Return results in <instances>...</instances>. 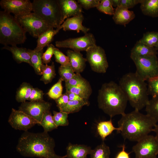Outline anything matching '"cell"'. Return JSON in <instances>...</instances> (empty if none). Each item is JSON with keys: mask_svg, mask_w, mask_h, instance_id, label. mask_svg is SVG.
I'll return each instance as SVG.
<instances>
[{"mask_svg": "<svg viewBox=\"0 0 158 158\" xmlns=\"http://www.w3.org/2000/svg\"><path fill=\"white\" fill-rule=\"evenodd\" d=\"M54 139L44 131L40 133L25 131L19 138L16 147L17 151L25 157L40 158H66V155L56 154L54 150Z\"/></svg>", "mask_w": 158, "mask_h": 158, "instance_id": "1", "label": "cell"}, {"mask_svg": "<svg viewBox=\"0 0 158 158\" xmlns=\"http://www.w3.org/2000/svg\"><path fill=\"white\" fill-rule=\"evenodd\" d=\"M139 111L134 110L125 113L118 121L120 133L124 139L138 142L153 131L157 124L150 116Z\"/></svg>", "mask_w": 158, "mask_h": 158, "instance_id": "2", "label": "cell"}, {"mask_svg": "<svg viewBox=\"0 0 158 158\" xmlns=\"http://www.w3.org/2000/svg\"><path fill=\"white\" fill-rule=\"evenodd\" d=\"M99 108L110 117L125 114L128 100L118 84L113 81L103 84L99 90Z\"/></svg>", "mask_w": 158, "mask_h": 158, "instance_id": "3", "label": "cell"}, {"mask_svg": "<svg viewBox=\"0 0 158 158\" xmlns=\"http://www.w3.org/2000/svg\"><path fill=\"white\" fill-rule=\"evenodd\" d=\"M118 85L135 110L140 111L146 107L149 101L147 84L135 72L124 74Z\"/></svg>", "mask_w": 158, "mask_h": 158, "instance_id": "4", "label": "cell"}, {"mask_svg": "<svg viewBox=\"0 0 158 158\" xmlns=\"http://www.w3.org/2000/svg\"><path fill=\"white\" fill-rule=\"evenodd\" d=\"M26 32L14 17L4 11H0V43L4 46H16L24 43Z\"/></svg>", "mask_w": 158, "mask_h": 158, "instance_id": "5", "label": "cell"}, {"mask_svg": "<svg viewBox=\"0 0 158 158\" xmlns=\"http://www.w3.org/2000/svg\"><path fill=\"white\" fill-rule=\"evenodd\" d=\"M32 11L51 27L59 28L64 21L59 0H34Z\"/></svg>", "mask_w": 158, "mask_h": 158, "instance_id": "6", "label": "cell"}, {"mask_svg": "<svg viewBox=\"0 0 158 158\" xmlns=\"http://www.w3.org/2000/svg\"><path fill=\"white\" fill-rule=\"evenodd\" d=\"M14 17L25 31L35 38L53 28L34 13Z\"/></svg>", "mask_w": 158, "mask_h": 158, "instance_id": "7", "label": "cell"}, {"mask_svg": "<svg viewBox=\"0 0 158 158\" xmlns=\"http://www.w3.org/2000/svg\"><path fill=\"white\" fill-rule=\"evenodd\" d=\"M130 57L136 67L135 72L144 80L158 76V59L156 55L143 56L130 54Z\"/></svg>", "mask_w": 158, "mask_h": 158, "instance_id": "8", "label": "cell"}, {"mask_svg": "<svg viewBox=\"0 0 158 158\" xmlns=\"http://www.w3.org/2000/svg\"><path fill=\"white\" fill-rule=\"evenodd\" d=\"M132 152L135 153V158H157L158 141L155 136L147 135L133 146Z\"/></svg>", "mask_w": 158, "mask_h": 158, "instance_id": "9", "label": "cell"}, {"mask_svg": "<svg viewBox=\"0 0 158 158\" xmlns=\"http://www.w3.org/2000/svg\"><path fill=\"white\" fill-rule=\"evenodd\" d=\"M86 51V59L92 70L97 73H105L109 65L104 49L95 45L90 48Z\"/></svg>", "mask_w": 158, "mask_h": 158, "instance_id": "10", "label": "cell"}, {"mask_svg": "<svg viewBox=\"0 0 158 158\" xmlns=\"http://www.w3.org/2000/svg\"><path fill=\"white\" fill-rule=\"evenodd\" d=\"M96 45V41L93 35L87 33L82 37L70 38L55 42L57 47L69 48L74 51H86L90 48Z\"/></svg>", "mask_w": 158, "mask_h": 158, "instance_id": "11", "label": "cell"}, {"mask_svg": "<svg viewBox=\"0 0 158 158\" xmlns=\"http://www.w3.org/2000/svg\"><path fill=\"white\" fill-rule=\"evenodd\" d=\"M51 106L50 103L44 100L25 102L21 103L18 110L33 118L40 125L44 114L50 111Z\"/></svg>", "mask_w": 158, "mask_h": 158, "instance_id": "12", "label": "cell"}, {"mask_svg": "<svg viewBox=\"0 0 158 158\" xmlns=\"http://www.w3.org/2000/svg\"><path fill=\"white\" fill-rule=\"evenodd\" d=\"M8 122L11 126L16 130L25 131L39 123L33 118L19 110L12 108L8 118Z\"/></svg>", "mask_w": 158, "mask_h": 158, "instance_id": "13", "label": "cell"}, {"mask_svg": "<svg viewBox=\"0 0 158 158\" xmlns=\"http://www.w3.org/2000/svg\"><path fill=\"white\" fill-rule=\"evenodd\" d=\"M0 5L4 11L16 16L29 14L32 11V3L29 0H1Z\"/></svg>", "mask_w": 158, "mask_h": 158, "instance_id": "14", "label": "cell"}, {"mask_svg": "<svg viewBox=\"0 0 158 158\" xmlns=\"http://www.w3.org/2000/svg\"><path fill=\"white\" fill-rule=\"evenodd\" d=\"M84 19V16L82 14L68 18L58 28L60 30L63 28V30L64 31L75 30L78 33L81 31L85 34L87 33L90 29L83 25L82 23Z\"/></svg>", "mask_w": 158, "mask_h": 158, "instance_id": "15", "label": "cell"}, {"mask_svg": "<svg viewBox=\"0 0 158 158\" xmlns=\"http://www.w3.org/2000/svg\"><path fill=\"white\" fill-rule=\"evenodd\" d=\"M64 21L66 19L81 14L82 7L74 0H59Z\"/></svg>", "mask_w": 158, "mask_h": 158, "instance_id": "16", "label": "cell"}, {"mask_svg": "<svg viewBox=\"0 0 158 158\" xmlns=\"http://www.w3.org/2000/svg\"><path fill=\"white\" fill-rule=\"evenodd\" d=\"M69 63L75 72L80 73L84 70L87 61L86 58H84L83 54L80 52L68 50L66 52Z\"/></svg>", "mask_w": 158, "mask_h": 158, "instance_id": "17", "label": "cell"}, {"mask_svg": "<svg viewBox=\"0 0 158 158\" xmlns=\"http://www.w3.org/2000/svg\"><path fill=\"white\" fill-rule=\"evenodd\" d=\"M135 16V14L133 11L118 6L115 10L113 19L116 24L125 26L126 25L133 20Z\"/></svg>", "mask_w": 158, "mask_h": 158, "instance_id": "18", "label": "cell"}, {"mask_svg": "<svg viewBox=\"0 0 158 158\" xmlns=\"http://www.w3.org/2000/svg\"><path fill=\"white\" fill-rule=\"evenodd\" d=\"M92 149L90 147L83 145L73 144L69 143L66 147L67 158H87Z\"/></svg>", "mask_w": 158, "mask_h": 158, "instance_id": "19", "label": "cell"}, {"mask_svg": "<svg viewBox=\"0 0 158 158\" xmlns=\"http://www.w3.org/2000/svg\"><path fill=\"white\" fill-rule=\"evenodd\" d=\"M3 48L10 51L17 63L25 62L30 65V56L28 49L26 48L19 47L16 46L10 47L5 45Z\"/></svg>", "mask_w": 158, "mask_h": 158, "instance_id": "20", "label": "cell"}, {"mask_svg": "<svg viewBox=\"0 0 158 158\" xmlns=\"http://www.w3.org/2000/svg\"><path fill=\"white\" fill-rule=\"evenodd\" d=\"M59 28L54 30L51 28L40 35L37 41V44L36 47L34 49L36 51H40L43 50V48L50 44L53 41L55 35L60 30Z\"/></svg>", "mask_w": 158, "mask_h": 158, "instance_id": "21", "label": "cell"}, {"mask_svg": "<svg viewBox=\"0 0 158 158\" xmlns=\"http://www.w3.org/2000/svg\"><path fill=\"white\" fill-rule=\"evenodd\" d=\"M66 91L74 93L87 100L92 93L91 85L88 81L83 84L75 86L66 87Z\"/></svg>", "mask_w": 158, "mask_h": 158, "instance_id": "22", "label": "cell"}, {"mask_svg": "<svg viewBox=\"0 0 158 158\" xmlns=\"http://www.w3.org/2000/svg\"><path fill=\"white\" fill-rule=\"evenodd\" d=\"M97 132L103 141L106 138L111 134L114 130H117L120 133L121 129L118 127H115L112 123L111 118L109 121H103L99 122L97 126Z\"/></svg>", "mask_w": 158, "mask_h": 158, "instance_id": "23", "label": "cell"}, {"mask_svg": "<svg viewBox=\"0 0 158 158\" xmlns=\"http://www.w3.org/2000/svg\"><path fill=\"white\" fill-rule=\"evenodd\" d=\"M30 56V65L34 69L36 73L38 75H42L43 64L42 56L43 50L36 51L28 49Z\"/></svg>", "mask_w": 158, "mask_h": 158, "instance_id": "24", "label": "cell"}, {"mask_svg": "<svg viewBox=\"0 0 158 158\" xmlns=\"http://www.w3.org/2000/svg\"><path fill=\"white\" fill-rule=\"evenodd\" d=\"M157 50L155 47L149 46L139 41L137 42L131 51V54L140 56L156 55Z\"/></svg>", "mask_w": 158, "mask_h": 158, "instance_id": "25", "label": "cell"}, {"mask_svg": "<svg viewBox=\"0 0 158 158\" xmlns=\"http://www.w3.org/2000/svg\"><path fill=\"white\" fill-rule=\"evenodd\" d=\"M140 8L145 15L152 17H158V0H142Z\"/></svg>", "mask_w": 158, "mask_h": 158, "instance_id": "26", "label": "cell"}, {"mask_svg": "<svg viewBox=\"0 0 158 158\" xmlns=\"http://www.w3.org/2000/svg\"><path fill=\"white\" fill-rule=\"evenodd\" d=\"M89 105L88 100H69L66 104L58 108L60 111L68 114L78 112L82 109L83 106H88Z\"/></svg>", "mask_w": 158, "mask_h": 158, "instance_id": "27", "label": "cell"}, {"mask_svg": "<svg viewBox=\"0 0 158 158\" xmlns=\"http://www.w3.org/2000/svg\"><path fill=\"white\" fill-rule=\"evenodd\" d=\"M33 87L30 84L24 82L18 89L16 96V101L19 102H24L28 100Z\"/></svg>", "mask_w": 158, "mask_h": 158, "instance_id": "28", "label": "cell"}, {"mask_svg": "<svg viewBox=\"0 0 158 158\" xmlns=\"http://www.w3.org/2000/svg\"><path fill=\"white\" fill-rule=\"evenodd\" d=\"M110 154L109 147L103 141L100 145L92 150L90 154L91 158H109Z\"/></svg>", "mask_w": 158, "mask_h": 158, "instance_id": "29", "label": "cell"}, {"mask_svg": "<svg viewBox=\"0 0 158 158\" xmlns=\"http://www.w3.org/2000/svg\"><path fill=\"white\" fill-rule=\"evenodd\" d=\"M147 114L158 122V95L152 97L145 107Z\"/></svg>", "mask_w": 158, "mask_h": 158, "instance_id": "30", "label": "cell"}, {"mask_svg": "<svg viewBox=\"0 0 158 158\" xmlns=\"http://www.w3.org/2000/svg\"><path fill=\"white\" fill-rule=\"evenodd\" d=\"M56 75L54 62L51 65L44 64L42 69V74L40 80L45 84L51 82Z\"/></svg>", "mask_w": 158, "mask_h": 158, "instance_id": "31", "label": "cell"}, {"mask_svg": "<svg viewBox=\"0 0 158 158\" xmlns=\"http://www.w3.org/2000/svg\"><path fill=\"white\" fill-rule=\"evenodd\" d=\"M40 125L43 128L44 131L47 132L58 128L50 111L47 112L44 114Z\"/></svg>", "mask_w": 158, "mask_h": 158, "instance_id": "32", "label": "cell"}, {"mask_svg": "<svg viewBox=\"0 0 158 158\" xmlns=\"http://www.w3.org/2000/svg\"><path fill=\"white\" fill-rule=\"evenodd\" d=\"M138 41L149 46L156 47L158 42V32H147Z\"/></svg>", "mask_w": 158, "mask_h": 158, "instance_id": "33", "label": "cell"}, {"mask_svg": "<svg viewBox=\"0 0 158 158\" xmlns=\"http://www.w3.org/2000/svg\"><path fill=\"white\" fill-rule=\"evenodd\" d=\"M59 73L60 78L65 82L71 79L75 74L70 64L61 65L59 68Z\"/></svg>", "mask_w": 158, "mask_h": 158, "instance_id": "34", "label": "cell"}, {"mask_svg": "<svg viewBox=\"0 0 158 158\" xmlns=\"http://www.w3.org/2000/svg\"><path fill=\"white\" fill-rule=\"evenodd\" d=\"M63 81L60 78L58 81L52 86L47 93V94L50 98L55 100L62 95L63 87L62 84Z\"/></svg>", "mask_w": 158, "mask_h": 158, "instance_id": "35", "label": "cell"}, {"mask_svg": "<svg viewBox=\"0 0 158 158\" xmlns=\"http://www.w3.org/2000/svg\"><path fill=\"white\" fill-rule=\"evenodd\" d=\"M53 118L54 122L58 127L59 126H66L69 124L68 114L61 111H53Z\"/></svg>", "mask_w": 158, "mask_h": 158, "instance_id": "36", "label": "cell"}, {"mask_svg": "<svg viewBox=\"0 0 158 158\" xmlns=\"http://www.w3.org/2000/svg\"><path fill=\"white\" fill-rule=\"evenodd\" d=\"M99 11L105 14L113 15L114 10L111 0H102L96 7Z\"/></svg>", "mask_w": 158, "mask_h": 158, "instance_id": "37", "label": "cell"}, {"mask_svg": "<svg viewBox=\"0 0 158 158\" xmlns=\"http://www.w3.org/2000/svg\"><path fill=\"white\" fill-rule=\"evenodd\" d=\"M147 91L152 97L158 95V76L153 77L148 81Z\"/></svg>", "mask_w": 158, "mask_h": 158, "instance_id": "38", "label": "cell"}, {"mask_svg": "<svg viewBox=\"0 0 158 158\" xmlns=\"http://www.w3.org/2000/svg\"><path fill=\"white\" fill-rule=\"evenodd\" d=\"M55 61L61 65H66L70 64L68 57L64 54L58 48H55L54 52Z\"/></svg>", "mask_w": 158, "mask_h": 158, "instance_id": "39", "label": "cell"}, {"mask_svg": "<svg viewBox=\"0 0 158 158\" xmlns=\"http://www.w3.org/2000/svg\"><path fill=\"white\" fill-rule=\"evenodd\" d=\"M87 81L82 76L80 73H76L71 79L65 82V87L77 86L84 83Z\"/></svg>", "mask_w": 158, "mask_h": 158, "instance_id": "40", "label": "cell"}, {"mask_svg": "<svg viewBox=\"0 0 158 158\" xmlns=\"http://www.w3.org/2000/svg\"><path fill=\"white\" fill-rule=\"evenodd\" d=\"M55 48L54 45L52 44H50L47 46L46 50L43 53L42 55V59L43 63L47 64L50 62L52 56L54 54Z\"/></svg>", "mask_w": 158, "mask_h": 158, "instance_id": "41", "label": "cell"}, {"mask_svg": "<svg viewBox=\"0 0 158 158\" xmlns=\"http://www.w3.org/2000/svg\"><path fill=\"white\" fill-rule=\"evenodd\" d=\"M100 0H78V2L81 7L88 10L91 8L97 7L99 4Z\"/></svg>", "mask_w": 158, "mask_h": 158, "instance_id": "42", "label": "cell"}, {"mask_svg": "<svg viewBox=\"0 0 158 158\" xmlns=\"http://www.w3.org/2000/svg\"><path fill=\"white\" fill-rule=\"evenodd\" d=\"M43 95L42 90L38 88H33L28 100L31 102L43 100Z\"/></svg>", "mask_w": 158, "mask_h": 158, "instance_id": "43", "label": "cell"}, {"mask_svg": "<svg viewBox=\"0 0 158 158\" xmlns=\"http://www.w3.org/2000/svg\"><path fill=\"white\" fill-rule=\"evenodd\" d=\"M142 0H120L118 6L127 9L133 8L138 4H140Z\"/></svg>", "mask_w": 158, "mask_h": 158, "instance_id": "44", "label": "cell"}, {"mask_svg": "<svg viewBox=\"0 0 158 158\" xmlns=\"http://www.w3.org/2000/svg\"><path fill=\"white\" fill-rule=\"evenodd\" d=\"M57 106L59 107L66 104L69 101L68 95L66 92L62 94L59 97L55 100Z\"/></svg>", "mask_w": 158, "mask_h": 158, "instance_id": "45", "label": "cell"}, {"mask_svg": "<svg viewBox=\"0 0 158 158\" xmlns=\"http://www.w3.org/2000/svg\"><path fill=\"white\" fill-rule=\"evenodd\" d=\"M121 147H122V150L118 153L115 158H130L129 154L130 153H128L125 151V144H124Z\"/></svg>", "mask_w": 158, "mask_h": 158, "instance_id": "46", "label": "cell"}, {"mask_svg": "<svg viewBox=\"0 0 158 158\" xmlns=\"http://www.w3.org/2000/svg\"><path fill=\"white\" fill-rule=\"evenodd\" d=\"M66 92L68 95L69 100H77L79 101L87 100L83 99L78 95L74 93L68 91H66Z\"/></svg>", "mask_w": 158, "mask_h": 158, "instance_id": "47", "label": "cell"}, {"mask_svg": "<svg viewBox=\"0 0 158 158\" xmlns=\"http://www.w3.org/2000/svg\"><path fill=\"white\" fill-rule=\"evenodd\" d=\"M153 131L155 133V137L158 141V124H156L154 128Z\"/></svg>", "mask_w": 158, "mask_h": 158, "instance_id": "48", "label": "cell"}, {"mask_svg": "<svg viewBox=\"0 0 158 158\" xmlns=\"http://www.w3.org/2000/svg\"><path fill=\"white\" fill-rule=\"evenodd\" d=\"M113 6L117 7L118 6L120 0H111Z\"/></svg>", "mask_w": 158, "mask_h": 158, "instance_id": "49", "label": "cell"}]
</instances>
